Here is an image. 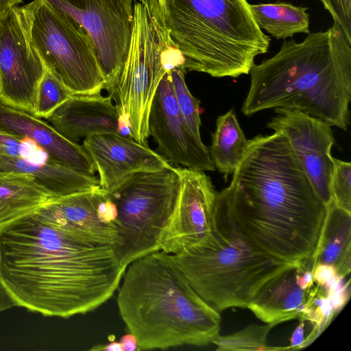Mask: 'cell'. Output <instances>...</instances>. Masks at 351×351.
<instances>
[{
    "label": "cell",
    "instance_id": "cell-1",
    "mask_svg": "<svg viewBox=\"0 0 351 351\" xmlns=\"http://www.w3.org/2000/svg\"><path fill=\"white\" fill-rule=\"evenodd\" d=\"M126 267L113 245L69 234L34 211L0 227V280L16 306L44 316L96 309L112 296Z\"/></svg>",
    "mask_w": 351,
    "mask_h": 351
},
{
    "label": "cell",
    "instance_id": "cell-2",
    "mask_svg": "<svg viewBox=\"0 0 351 351\" xmlns=\"http://www.w3.org/2000/svg\"><path fill=\"white\" fill-rule=\"evenodd\" d=\"M217 195L261 252L290 263L313 257L327 206L281 132L248 140L230 185Z\"/></svg>",
    "mask_w": 351,
    "mask_h": 351
},
{
    "label": "cell",
    "instance_id": "cell-3",
    "mask_svg": "<svg viewBox=\"0 0 351 351\" xmlns=\"http://www.w3.org/2000/svg\"><path fill=\"white\" fill-rule=\"evenodd\" d=\"M241 107L251 116L297 109L343 130L350 125L351 44L335 23L302 43L285 41L273 57L254 64Z\"/></svg>",
    "mask_w": 351,
    "mask_h": 351
},
{
    "label": "cell",
    "instance_id": "cell-4",
    "mask_svg": "<svg viewBox=\"0 0 351 351\" xmlns=\"http://www.w3.org/2000/svg\"><path fill=\"white\" fill-rule=\"evenodd\" d=\"M117 302L139 350L207 346L219 335V312L191 287L173 254L154 252L130 263Z\"/></svg>",
    "mask_w": 351,
    "mask_h": 351
},
{
    "label": "cell",
    "instance_id": "cell-5",
    "mask_svg": "<svg viewBox=\"0 0 351 351\" xmlns=\"http://www.w3.org/2000/svg\"><path fill=\"white\" fill-rule=\"evenodd\" d=\"M185 70L214 77L249 74L270 38L247 0H148Z\"/></svg>",
    "mask_w": 351,
    "mask_h": 351
},
{
    "label": "cell",
    "instance_id": "cell-6",
    "mask_svg": "<svg viewBox=\"0 0 351 351\" xmlns=\"http://www.w3.org/2000/svg\"><path fill=\"white\" fill-rule=\"evenodd\" d=\"M173 256L191 287L218 312L247 308L266 282L300 263L283 261L258 250L217 195L210 234Z\"/></svg>",
    "mask_w": 351,
    "mask_h": 351
},
{
    "label": "cell",
    "instance_id": "cell-7",
    "mask_svg": "<svg viewBox=\"0 0 351 351\" xmlns=\"http://www.w3.org/2000/svg\"><path fill=\"white\" fill-rule=\"evenodd\" d=\"M178 51L173 47L148 0H136L130 45L112 95L129 136L147 145V122L151 104Z\"/></svg>",
    "mask_w": 351,
    "mask_h": 351
},
{
    "label": "cell",
    "instance_id": "cell-8",
    "mask_svg": "<svg viewBox=\"0 0 351 351\" xmlns=\"http://www.w3.org/2000/svg\"><path fill=\"white\" fill-rule=\"evenodd\" d=\"M180 187L176 167L132 174L108 193L117 210L114 248L121 263L160 250Z\"/></svg>",
    "mask_w": 351,
    "mask_h": 351
},
{
    "label": "cell",
    "instance_id": "cell-9",
    "mask_svg": "<svg viewBox=\"0 0 351 351\" xmlns=\"http://www.w3.org/2000/svg\"><path fill=\"white\" fill-rule=\"evenodd\" d=\"M22 8L32 45L44 66L73 95L101 94L105 79L86 31L45 0H33Z\"/></svg>",
    "mask_w": 351,
    "mask_h": 351
},
{
    "label": "cell",
    "instance_id": "cell-10",
    "mask_svg": "<svg viewBox=\"0 0 351 351\" xmlns=\"http://www.w3.org/2000/svg\"><path fill=\"white\" fill-rule=\"evenodd\" d=\"M82 26L91 38L112 97L128 56L136 0H45Z\"/></svg>",
    "mask_w": 351,
    "mask_h": 351
},
{
    "label": "cell",
    "instance_id": "cell-11",
    "mask_svg": "<svg viewBox=\"0 0 351 351\" xmlns=\"http://www.w3.org/2000/svg\"><path fill=\"white\" fill-rule=\"evenodd\" d=\"M45 69L22 6L10 9L0 17V100L34 114Z\"/></svg>",
    "mask_w": 351,
    "mask_h": 351
},
{
    "label": "cell",
    "instance_id": "cell-12",
    "mask_svg": "<svg viewBox=\"0 0 351 351\" xmlns=\"http://www.w3.org/2000/svg\"><path fill=\"white\" fill-rule=\"evenodd\" d=\"M277 115L267 127L281 132L315 191L327 206L332 201L330 181L334 168L332 125L297 109L275 108Z\"/></svg>",
    "mask_w": 351,
    "mask_h": 351
},
{
    "label": "cell",
    "instance_id": "cell-13",
    "mask_svg": "<svg viewBox=\"0 0 351 351\" xmlns=\"http://www.w3.org/2000/svg\"><path fill=\"white\" fill-rule=\"evenodd\" d=\"M171 69L156 89L148 116L149 136L157 152L168 162L199 171H213L209 149L197 138L186 124L175 97Z\"/></svg>",
    "mask_w": 351,
    "mask_h": 351
},
{
    "label": "cell",
    "instance_id": "cell-14",
    "mask_svg": "<svg viewBox=\"0 0 351 351\" xmlns=\"http://www.w3.org/2000/svg\"><path fill=\"white\" fill-rule=\"evenodd\" d=\"M176 169L180 191L160 245V250L171 254L202 242L210 234L217 193L204 171Z\"/></svg>",
    "mask_w": 351,
    "mask_h": 351
},
{
    "label": "cell",
    "instance_id": "cell-15",
    "mask_svg": "<svg viewBox=\"0 0 351 351\" xmlns=\"http://www.w3.org/2000/svg\"><path fill=\"white\" fill-rule=\"evenodd\" d=\"M82 146L98 172L100 187L107 192L133 173L171 165L156 151L120 134L93 135Z\"/></svg>",
    "mask_w": 351,
    "mask_h": 351
},
{
    "label": "cell",
    "instance_id": "cell-16",
    "mask_svg": "<svg viewBox=\"0 0 351 351\" xmlns=\"http://www.w3.org/2000/svg\"><path fill=\"white\" fill-rule=\"evenodd\" d=\"M108 192L100 186L92 190L51 197L34 212L49 225L84 240L109 243L117 241L116 228L99 211Z\"/></svg>",
    "mask_w": 351,
    "mask_h": 351
},
{
    "label": "cell",
    "instance_id": "cell-17",
    "mask_svg": "<svg viewBox=\"0 0 351 351\" xmlns=\"http://www.w3.org/2000/svg\"><path fill=\"white\" fill-rule=\"evenodd\" d=\"M312 258L302 261L266 282L247 308L267 324L277 325L299 319L315 286Z\"/></svg>",
    "mask_w": 351,
    "mask_h": 351
},
{
    "label": "cell",
    "instance_id": "cell-18",
    "mask_svg": "<svg viewBox=\"0 0 351 351\" xmlns=\"http://www.w3.org/2000/svg\"><path fill=\"white\" fill-rule=\"evenodd\" d=\"M0 132L33 141L55 163L95 175V166L82 145L69 141L41 118L1 100Z\"/></svg>",
    "mask_w": 351,
    "mask_h": 351
},
{
    "label": "cell",
    "instance_id": "cell-19",
    "mask_svg": "<svg viewBox=\"0 0 351 351\" xmlns=\"http://www.w3.org/2000/svg\"><path fill=\"white\" fill-rule=\"evenodd\" d=\"M110 96L72 95L46 119L62 136L77 143L82 138L120 134V117Z\"/></svg>",
    "mask_w": 351,
    "mask_h": 351
},
{
    "label": "cell",
    "instance_id": "cell-20",
    "mask_svg": "<svg viewBox=\"0 0 351 351\" xmlns=\"http://www.w3.org/2000/svg\"><path fill=\"white\" fill-rule=\"evenodd\" d=\"M0 172H10L29 178L51 197H61L99 187V178L52 161L44 162L25 157L0 154Z\"/></svg>",
    "mask_w": 351,
    "mask_h": 351
},
{
    "label": "cell",
    "instance_id": "cell-21",
    "mask_svg": "<svg viewBox=\"0 0 351 351\" xmlns=\"http://www.w3.org/2000/svg\"><path fill=\"white\" fill-rule=\"evenodd\" d=\"M313 267L319 264L332 266L340 276L351 271V213L332 201L327 206L326 215L319 239L312 257Z\"/></svg>",
    "mask_w": 351,
    "mask_h": 351
},
{
    "label": "cell",
    "instance_id": "cell-22",
    "mask_svg": "<svg viewBox=\"0 0 351 351\" xmlns=\"http://www.w3.org/2000/svg\"><path fill=\"white\" fill-rule=\"evenodd\" d=\"M49 198L29 178L0 172V227L34 211Z\"/></svg>",
    "mask_w": 351,
    "mask_h": 351
},
{
    "label": "cell",
    "instance_id": "cell-23",
    "mask_svg": "<svg viewBox=\"0 0 351 351\" xmlns=\"http://www.w3.org/2000/svg\"><path fill=\"white\" fill-rule=\"evenodd\" d=\"M209 154L215 168L226 177L232 174L248 144L234 109L219 116Z\"/></svg>",
    "mask_w": 351,
    "mask_h": 351
},
{
    "label": "cell",
    "instance_id": "cell-24",
    "mask_svg": "<svg viewBox=\"0 0 351 351\" xmlns=\"http://www.w3.org/2000/svg\"><path fill=\"white\" fill-rule=\"evenodd\" d=\"M250 8L258 27L277 39L310 33L306 8L282 2L250 4Z\"/></svg>",
    "mask_w": 351,
    "mask_h": 351
},
{
    "label": "cell",
    "instance_id": "cell-25",
    "mask_svg": "<svg viewBox=\"0 0 351 351\" xmlns=\"http://www.w3.org/2000/svg\"><path fill=\"white\" fill-rule=\"evenodd\" d=\"M274 326L275 325L273 324H267L264 326L250 325L232 335H219L212 343L217 346L216 350L219 351L285 350V347H269L267 345V335Z\"/></svg>",
    "mask_w": 351,
    "mask_h": 351
},
{
    "label": "cell",
    "instance_id": "cell-26",
    "mask_svg": "<svg viewBox=\"0 0 351 351\" xmlns=\"http://www.w3.org/2000/svg\"><path fill=\"white\" fill-rule=\"evenodd\" d=\"M335 312L324 289L315 283L302 311L299 320L308 321L312 325L304 347L311 344L330 324Z\"/></svg>",
    "mask_w": 351,
    "mask_h": 351
},
{
    "label": "cell",
    "instance_id": "cell-27",
    "mask_svg": "<svg viewBox=\"0 0 351 351\" xmlns=\"http://www.w3.org/2000/svg\"><path fill=\"white\" fill-rule=\"evenodd\" d=\"M185 69L182 65L171 69L173 89L180 110L190 130L195 136L201 139L199 99L195 98L189 90L185 82Z\"/></svg>",
    "mask_w": 351,
    "mask_h": 351
},
{
    "label": "cell",
    "instance_id": "cell-28",
    "mask_svg": "<svg viewBox=\"0 0 351 351\" xmlns=\"http://www.w3.org/2000/svg\"><path fill=\"white\" fill-rule=\"evenodd\" d=\"M45 68L37 90L34 115L46 119L73 94L55 75Z\"/></svg>",
    "mask_w": 351,
    "mask_h": 351
},
{
    "label": "cell",
    "instance_id": "cell-29",
    "mask_svg": "<svg viewBox=\"0 0 351 351\" xmlns=\"http://www.w3.org/2000/svg\"><path fill=\"white\" fill-rule=\"evenodd\" d=\"M330 191L335 204L351 213V163L334 158Z\"/></svg>",
    "mask_w": 351,
    "mask_h": 351
},
{
    "label": "cell",
    "instance_id": "cell-30",
    "mask_svg": "<svg viewBox=\"0 0 351 351\" xmlns=\"http://www.w3.org/2000/svg\"><path fill=\"white\" fill-rule=\"evenodd\" d=\"M0 154L25 157L36 162L50 160L48 155L30 140L0 132Z\"/></svg>",
    "mask_w": 351,
    "mask_h": 351
},
{
    "label": "cell",
    "instance_id": "cell-31",
    "mask_svg": "<svg viewBox=\"0 0 351 351\" xmlns=\"http://www.w3.org/2000/svg\"><path fill=\"white\" fill-rule=\"evenodd\" d=\"M351 44V0H320Z\"/></svg>",
    "mask_w": 351,
    "mask_h": 351
},
{
    "label": "cell",
    "instance_id": "cell-32",
    "mask_svg": "<svg viewBox=\"0 0 351 351\" xmlns=\"http://www.w3.org/2000/svg\"><path fill=\"white\" fill-rule=\"evenodd\" d=\"M339 276L331 285L324 289L329 298L335 313H337L347 303L350 295V280Z\"/></svg>",
    "mask_w": 351,
    "mask_h": 351
},
{
    "label": "cell",
    "instance_id": "cell-33",
    "mask_svg": "<svg viewBox=\"0 0 351 351\" xmlns=\"http://www.w3.org/2000/svg\"><path fill=\"white\" fill-rule=\"evenodd\" d=\"M313 276L315 282L326 289L340 275L332 266L319 264L315 267Z\"/></svg>",
    "mask_w": 351,
    "mask_h": 351
},
{
    "label": "cell",
    "instance_id": "cell-34",
    "mask_svg": "<svg viewBox=\"0 0 351 351\" xmlns=\"http://www.w3.org/2000/svg\"><path fill=\"white\" fill-rule=\"evenodd\" d=\"M300 324L293 332L291 343L288 347H285V350H298L304 348L305 337H304V322L300 320Z\"/></svg>",
    "mask_w": 351,
    "mask_h": 351
},
{
    "label": "cell",
    "instance_id": "cell-35",
    "mask_svg": "<svg viewBox=\"0 0 351 351\" xmlns=\"http://www.w3.org/2000/svg\"><path fill=\"white\" fill-rule=\"evenodd\" d=\"M16 304L0 280V313L8 310Z\"/></svg>",
    "mask_w": 351,
    "mask_h": 351
},
{
    "label": "cell",
    "instance_id": "cell-36",
    "mask_svg": "<svg viewBox=\"0 0 351 351\" xmlns=\"http://www.w3.org/2000/svg\"><path fill=\"white\" fill-rule=\"evenodd\" d=\"M119 341L123 346V351L139 350L137 339L136 337L130 332L122 336Z\"/></svg>",
    "mask_w": 351,
    "mask_h": 351
},
{
    "label": "cell",
    "instance_id": "cell-37",
    "mask_svg": "<svg viewBox=\"0 0 351 351\" xmlns=\"http://www.w3.org/2000/svg\"><path fill=\"white\" fill-rule=\"evenodd\" d=\"M90 350L123 351V348L120 341H112L104 345L95 346Z\"/></svg>",
    "mask_w": 351,
    "mask_h": 351
},
{
    "label": "cell",
    "instance_id": "cell-38",
    "mask_svg": "<svg viewBox=\"0 0 351 351\" xmlns=\"http://www.w3.org/2000/svg\"><path fill=\"white\" fill-rule=\"evenodd\" d=\"M23 2V0H0V17L10 9L19 6Z\"/></svg>",
    "mask_w": 351,
    "mask_h": 351
}]
</instances>
